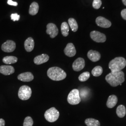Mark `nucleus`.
I'll return each instance as SVG.
<instances>
[{"label":"nucleus","instance_id":"obj_1","mask_svg":"<svg viewBox=\"0 0 126 126\" xmlns=\"http://www.w3.org/2000/svg\"><path fill=\"white\" fill-rule=\"evenodd\" d=\"M105 79L110 86L116 87L121 85L125 81V74L122 71L109 73L106 77Z\"/></svg>","mask_w":126,"mask_h":126},{"label":"nucleus","instance_id":"obj_2","mask_svg":"<svg viewBox=\"0 0 126 126\" xmlns=\"http://www.w3.org/2000/svg\"><path fill=\"white\" fill-rule=\"evenodd\" d=\"M47 75L52 80L60 81L65 79L66 73L60 68L52 67L48 70Z\"/></svg>","mask_w":126,"mask_h":126},{"label":"nucleus","instance_id":"obj_3","mask_svg":"<svg viewBox=\"0 0 126 126\" xmlns=\"http://www.w3.org/2000/svg\"><path fill=\"white\" fill-rule=\"evenodd\" d=\"M126 66V60L125 58L119 57L112 60L108 64L109 68L112 72L121 71Z\"/></svg>","mask_w":126,"mask_h":126},{"label":"nucleus","instance_id":"obj_4","mask_svg":"<svg viewBox=\"0 0 126 126\" xmlns=\"http://www.w3.org/2000/svg\"><path fill=\"white\" fill-rule=\"evenodd\" d=\"M79 90L74 89L72 90L68 95V102L71 105H75L81 102Z\"/></svg>","mask_w":126,"mask_h":126},{"label":"nucleus","instance_id":"obj_5","mask_svg":"<svg viewBox=\"0 0 126 126\" xmlns=\"http://www.w3.org/2000/svg\"><path fill=\"white\" fill-rule=\"evenodd\" d=\"M59 116V113L55 108H51L46 111L45 113V119L50 122H56Z\"/></svg>","mask_w":126,"mask_h":126},{"label":"nucleus","instance_id":"obj_6","mask_svg":"<svg viewBox=\"0 0 126 126\" xmlns=\"http://www.w3.org/2000/svg\"><path fill=\"white\" fill-rule=\"evenodd\" d=\"M32 94V90L29 86H22L19 88L18 91V97L19 99L23 100H26L29 99Z\"/></svg>","mask_w":126,"mask_h":126},{"label":"nucleus","instance_id":"obj_7","mask_svg":"<svg viewBox=\"0 0 126 126\" xmlns=\"http://www.w3.org/2000/svg\"><path fill=\"white\" fill-rule=\"evenodd\" d=\"M90 37L97 43H104L106 41V36L103 33L98 31H93L90 33Z\"/></svg>","mask_w":126,"mask_h":126},{"label":"nucleus","instance_id":"obj_8","mask_svg":"<svg viewBox=\"0 0 126 126\" xmlns=\"http://www.w3.org/2000/svg\"><path fill=\"white\" fill-rule=\"evenodd\" d=\"M16 43L12 40H7L1 45V50L6 52H11L16 49Z\"/></svg>","mask_w":126,"mask_h":126},{"label":"nucleus","instance_id":"obj_9","mask_svg":"<svg viewBox=\"0 0 126 126\" xmlns=\"http://www.w3.org/2000/svg\"><path fill=\"white\" fill-rule=\"evenodd\" d=\"M46 33L47 34L49 35L50 37L52 38H55L58 35L59 30L57 26L53 23H49L47 26Z\"/></svg>","mask_w":126,"mask_h":126},{"label":"nucleus","instance_id":"obj_10","mask_svg":"<svg viewBox=\"0 0 126 126\" xmlns=\"http://www.w3.org/2000/svg\"><path fill=\"white\" fill-rule=\"evenodd\" d=\"M85 66V60L82 58L76 59L72 64V68L74 71L79 72L82 70Z\"/></svg>","mask_w":126,"mask_h":126},{"label":"nucleus","instance_id":"obj_11","mask_svg":"<svg viewBox=\"0 0 126 126\" xmlns=\"http://www.w3.org/2000/svg\"><path fill=\"white\" fill-rule=\"evenodd\" d=\"M96 23L98 26L104 28H109L112 24L110 21L102 16H99L96 18Z\"/></svg>","mask_w":126,"mask_h":126},{"label":"nucleus","instance_id":"obj_12","mask_svg":"<svg viewBox=\"0 0 126 126\" xmlns=\"http://www.w3.org/2000/svg\"><path fill=\"white\" fill-rule=\"evenodd\" d=\"M64 53L68 57H72L76 54V50L72 43L68 44L64 49Z\"/></svg>","mask_w":126,"mask_h":126},{"label":"nucleus","instance_id":"obj_13","mask_svg":"<svg viewBox=\"0 0 126 126\" xmlns=\"http://www.w3.org/2000/svg\"><path fill=\"white\" fill-rule=\"evenodd\" d=\"M17 78L19 80L23 82H30L33 80L34 76L31 72H24L19 74Z\"/></svg>","mask_w":126,"mask_h":126},{"label":"nucleus","instance_id":"obj_14","mask_svg":"<svg viewBox=\"0 0 126 126\" xmlns=\"http://www.w3.org/2000/svg\"><path fill=\"white\" fill-rule=\"evenodd\" d=\"M87 57L90 60L94 62L99 61L101 58L100 54L98 51L93 50H90L88 52Z\"/></svg>","mask_w":126,"mask_h":126},{"label":"nucleus","instance_id":"obj_15","mask_svg":"<svg viewBox=\"0 0 126 126\" xmlns=\"http://www.w3.org/2000/svg\"><path fill=\"white\" fill-rule=\"evenodd\" d=\"M49 59V56L47 54H43L36 57L34 59V62L37 65L47 62Z\"/></svg>","mask_w":126,"mask_h":126},{"label":"nucleus","instance_id":"obj_16","mask_svg":"<svg viewBox=\"0 0 126 126\" xmlns=\"http://www.w3.org/2000/svg\"><path fill=\"white\" fill-rule=\"evenodd\" d=\"M14 72L15 69L11 65H1L0 66V73L4 75H9Z\"/></svg>","mask_w":126,"mask_h":126},{"label":"nucleus","instance_id":"obj_17","mask_svg":"<svg viewBox=\"0 0 126 126\" xmlns=\"http://www.w3.org/2000/svg\"><path fill=\"white\" fill-rule=\"evenodd\" d=\"M35 43L34 39L30 37L28 38L24 42V48L27 52H31L34 49Z\"/></svg>","mask_w":126,"mask_h":126},{"label":"nucleus","instance_id":"obj_18","mask_svg":"<svg viewBox=\"0 0 126 126\" xmlns=\"http://www.w3.org/2000/svg\"><path fill=\"white\" fill-rule=\"evenodd\" d=\"M118 102L117 97L115 95H111L109 96L107 102V106L109 108H113L117 104Z\"/></svg>","mask_w":126,"mask_h":126},{"label":"nucleus","instance_id":"obj_19","mask_svg":"<svg viewBox=\"0 0 126 126\" xmlns=\"http://www.w3.org/2000/svg\"><path fill=\"white\" fill-rule=\"evenodd\" d=\"M39 5L36 2H33L30 5L29 9V14L32 15H36L38 12Z\"/></svg>","mask_w":126,"mask_h":126},{"label":"nucleus","instance_id":"obj_20","mask_svg":"<svg viewBox=\"0 0 126 126\" xmlns=\"http://www.w3.org/2000/svg\"><path fill=\"white\" fill-rule=\"evenodd\" d=\"M126 113V109L124 105H119L116 109V114L117 116L120 118H123L125 116Z\"/></svg>","mask_w":126,"mask_h":126},{"label":"nucleus","instance_id":"obj_21","mask_svg":"<svg viewBox=\"0 0 126 126\" xmlns=\"http://www.w3.org/2000/svg\"><path fill=\"white\" fill-rule=\"evenodd\" d=\"M17 58L15 56H6L2 59L3 62L8 64L16 63L17 62Z\"/></svg>","mask_w":126,"mask_h":126},{"label":"nucleus","instance_id":"obj_22","mask_svg":"<svg viewBox=\"0 0 126 126\" xmlns=\"http://www.w3.org/2000/svg\"><path fill=\"white\" fill-rule=\"evenodd\" d=\"M85 124L87 126H100V122L97 120L93 118H88L85 120Z\"/></svg>","mask_w":126,"mask_h":126},{"label":"nucleus","instance_id":"obj_23","mask_svg":"<svg viewBox=\"0 0 126 126\" xmlns=\"http://www.w3.org/2000/svg\"><path fill=\"white\" fill-rule=\"evenodd\" d=\"M68 24L72 32L77 31L78 29V25L75 19L72 18H69L68 19Z\"/></svg>","mask_w":126,"mask_h":126},{"label":"nucleus","instance_id":"obj_24","mask_svg":"<svg viewBox=\"0 0 126 126\" xmlns=\"http://www.w3.org/2000/svg\"><path fill=\"white\" fill-rule=\"evenodd\" d=\"M61 31L63 36H67L69 34V27L66 22H63L61 26Z\"/></svg>","mask_w":126,"mask_h":126},{"label":"nucleus","instance_id":"obj_25","mask_svg":"<svg viewBox=\"0 0 126 126\" xmlns=\"http://www.w3.org/2000/svg\"><path fill=\"white\" fill-rule=\"evenodd\" d=\"M103 72V69L100 66H95L92 71V74L94 77L100 76Z\"/></svg>","mask_w":126,"mask_h":126},{"label":"nucleus","instance_id":"obj_26","mask_svg":"<svg viewBox=\"0 0 126 126\" xmlns=\"http://www.w3.org/2000/svg\"><path fill=\"white\" fill-rule=\"evenodd\" d=\"M90 73L88 72H86L82 73L79 76V79L81 82H84L90 78Z\"/></svg>","mask_w":126,"mask_h":126},{"label":"nucleus","instance_id":"obj_27","mask_svg":"<svg viewBox=\"0 0 126 126\" xmlns=\"http://www.w3.org/2000/svg\"><path fill=\"white\" fill-rule=\"evenodd\" d=\"M33 124V121L32 117L27 116L24 119L23 122V126H32Z\"/></svg>","mask_w":126,"mask_h":126},{"label":"nucleus","instance_id":"obj_28","mask_svg":"<svg viewBox=\"0 0 126 126\" xmlns=\"http://www.w3.org/2000/svg\"><path fill=\"white\" fill-rule=\"evenodd\" d=\"M102 4L101 0H94L93 3V7L95 9H99Z\"/></svg>","mask_w":126,"mask_h":126},{"label":"nucleus","instance_id":"obj_29","mask_svg":"<svg viewBox=\"0 0 126 126\" xmlns=\"http://www.w3.org/2000/svg\"><path fill=\"white\" fill-rule=\"evenodd\" d=\"M10 17H11V19L12 20H13L14 22L19 21V19H20V16L17 13L11 14Z\"/></svg>","mask_w":126,"mask_h":126},{"label":"nucleus","instance_id":"obj_30","mask_svg":"<svg viewBox=\"0 0 126 126\" xmlns=\"http://www.w3.org/2000/svg\"><path fill=\"white\" fill-rule=\"evenodd\" d=\"M7 3L9 5L14 6H17L18 5V3L17 2L14 1L12 0H8L7 1Z\"/></svg>","mask_w":126,"mask_h":126},{"label":"nucleus","instance_id":"obj_31","mask_svg":"<svg viewBox=\"0 0 126 126\" xmlns=\"http://www.w3.org/2000/svg\"><path fill=\"white\" fill-rule=\"evenodd\" d=\"M121 16L122 17L126 20V9H123L121 12Z\"/></svg>","mask_w":126,"mask_h":126},{"label":"nucleus","instance_id":"obj_32","mask_svg":"<svg viewBox=\"0 0 126 126\" xmlns=\"http://www.w3.org/2000/svg\"><path fill=\"white\" fill-rule=\"evenodd\" d=\"M5 122L3 119H0V126H5Z\"/></svg>","mask_w":126,"mask_h":126},{"label":"nucleus","instance_id":"obj_33","mask_svg":"<svg viewBox=\"0 0 126 126\" xmlns=\"http://www.w3.org/2000/svg\"><path fill=\"white\" fill-rule=\"evenodd\" d=\"M123 4L125 5V6H126V0H122Z\"/></svg>","mask_w":126,"mask_h":126}]
</instances>
